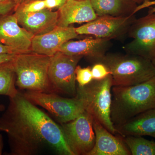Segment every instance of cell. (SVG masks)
<instances>
[{
    "instance_id": "obj_14",
    "label": "cell",
    "mask_w": 155,
    "mask_h": 155,
    "mask_svg": "<svg viewBox=\"0 0 155 155\" xmlns=\"http://www.w3.org/2000/svg\"><path fill=\"white\" fill-rule=\"evenodd\" d=\"M95 143L87 155H129L130 151L123 140V137L114 135L100 122L93 119Z\"/></svg>"
},
{
    "instance_id": "obj_29",
    "label": "cell",
    "mask_w": 155,
    "mask_h": 155,
    "mask_svg": "<svg viewBox=\"0 0 155 155\" xmlns=\"http://www.w3.org/2000/svg\"><path fill=\"white\" fill-rule=\"evenodd\" d=\"M4 146V143L3 136L2 134H0V155L2 154Z\"/></svg>"
},
{
    "instance_id": "obj_16",
    "label": "cell",
    "mask_w": 155,
    "mask_h": 155,
    "mask_svg": "<svg viewBox=\"0 0 155 155\" xmlns=\"http://www.w3.org/2000/svg\"><path fill=\"white\" fill-rule=\"evenodd\" d=\"M58 26L67 27L74 23H87L97 16L90 0H67L58 9Z\"/></svg>"
},
{
    "instance_id": "obj_1",
    "label": "cell",
    "mask_w": 155,
    "mask_h": 155,
    "mask_svg": "<svg viewBox=\"0 0 155 155\" xmlns=\"http://www.w3.org/2000/svg\"><path fill=\"white\" fill-rule=\"evenodd\" d=\"M0 131L8 135L10 155H36L49 148L58 155H74L60 125L19 91L9 98L0 117Z\"/></svg>"
},
{
    "instance_id": "obj_31",
    "label": "cell",
    "mask_w": 155,
    "mask_h": 155,
    "mask_svg": "<svg viewBox=\"0 0 155 155\" xmlns=\"http://www.w3.org/2000/svg\"><path fill=\"white\" fill-rule=\"evenodd\" d=\"M154 2V7L151 8L150 9L149 11H148V14H153L155 13V0H153Z\"/></svg>"
},
{
    "instance_id": "obj_23",
    "label": "cell",
    "mask_w": 155,
    "mask_h": 155,
    "mask_svg": "<svg viewBox=\"0 0 155 155\" xmlns=\"http://www.w3.org/2000/svg\"><path fill=\"white\" fill-rule=\"evenodd\" d=\"M91 68L93 80H103L110 75V70L107 66L101 62L94 63Z\"/></svg>"
},
{
    "instance_id": "obj_12",
    "label": "cell",
    "mask_w": 155,
    "mask_h": 155,
    "mask_svg": "<svg viewBox=\"0 0 155 155\" xmlns=\"http://www.w3.org/2000/svg\"><path fill=\"white\" fill-rule=\"evenodd\" d=\"M75 28L58 26L53 30L41 35L34 36L31 50L33 52L51 57L58 51L63 44L78 37Z\"/></svg>"
},
{
    "instance_id": "obj_24",
    "label": "cell",
    "mask_w": 155,
    "mask_h": 155,
    "mask_svg": "<svg viewBox=\"0 0 155 155\" xmlns=\"http://www.w3.org/2000/svg\"><path fill=\"white\" fill-rule=\"evenodd\" d=\"M17 6V4L12 1H0V16L11 14Z\"/></svg>"
},
{
    "instance_id": "obj_5",
    "label": "cell",
    "mask_w": 155,
    "mask_h": 155,
    "mask_svg": "<svg viewBox=\"0 0 155 155\" xmlns=\"http://www.w3.org/2000/svg\"><path fill=\"white\" fill-rule=\"evenodd\" d=\"M113 79L111 75L101 80H93L77 87L76 96L83 100L85 111L114 135L118 133L111 118Z\"/></svg>"
},
{
    "instance_id": "obj_17",
    "label": "cell",
    "mask_w": 155,
    "mask_h": 155,
    "mask_svg": "<svg viewBox=\"0 0 155 155\" xmlns=\"http://www.w3.org/2000/svg\"><path fill=\"white\" fill-rule=\"evenodd\" d=\"M115 127L121 136H149L155 138V109L143 112Z\"/></svg>"
},
{
    "instance_id": "obj_26",
    "label": "cell",
    "mask_w": 155,
    "mask_h": 155,
    "mask_svg": "<svg viewBox=\"0 0 155 155\" xmlns=\"http://www.w3.org/2000/svg\"><path fill=\"white\" fill-rule=\"evenodd\" d=\"M17 54H0V65L12 62Z\"/></svg>"
},
{
    "instance_id": "obj_28",
    "label": "cell",
    "mask_w": 155,
    "mask_h": 155,
    "mask_svg": "<svg viewBox=\"0 0 155 155\" xmlns=\"http://www.w3.org/2000/svg\"><path fill=\"white\" fill-rule=\"evenodd\" d=\"M152 5H154V2L152 0H144L141 5L137 6V11H138L139 10H140L143 8H147Z\"/></svg>"
},
{
    "instance_id": "obj_2",
    "label": "cell",
    "mask_w": 155,
    "mask_h": 155,
    "mask_svg": "<svg viewBox=\"0 0 155 155\" xmlns=\"http://www.w3.org/2000/svg\"><path fill=\"white\" fill-rule=\"evenodd\" d=\"M155 109V76L136 85L113 86L111 118L115 127Z\"/></svg>"
},
{
    "instance_id": "obj_21",
    "label": "cell",
    "mask_w": 155,
    "mask_h": 155,
    "mask_svg": "<svg viewBox=\"0 0 155 155\" xmlns=\"http://www.w3.org/2000/svg\"><path fill=\"white\" fill-rule=\"evenodd\" d=\"M45 8V0H29L17 5L14 11L29 13L38 12Z\"/></svg>"
},
{
    "instance_id": "obj_22",
    "label": "cell",
    "mask_w": 155,
    "mask_h": 155,
    "mask_svg": "<svg viewBox=\"0 0 155 155\" xmlns=\"http://www.w3.org/2000/svg\"><path fill=\"white\" fill-rule=\"evenodd\" d=\"M75 73L78 86H85L93 80L91 67L82 68L80 66H77L75 69Z\"/></svg>"
},
{
    "instance_id": "obj_3",
    "label": "cell",
    "mask_w": 155,
    "mask_h": 155,
    "mask_svg": "<svg viewBox=\"0 0 155 155\" xmlns=\"http://www.w3.org/2000/svg\"><path fill=\"white\" fill-rule=\"evenodd\" d=\"M97 62L105 64L110 70L113 86L136 85L155 76L152 61L136 55L106 54Z\"/></svg>"
},
{
    "instance_id": "obj_10",
    "label": "cell",
    "mask_w": 155,
    "mask_h": 155,
    "mask_svg": "<svg viewBox=\"0 0 155 155\" xmlns=\"http://www.w3.org/2000/svg\"><path fill=\"white\" fill-rule=\"evenodd\" d=\"M136 18L135 14L127 17L98 16L96 19L75 28L78 35H92L97 38L112 40L122 38Z\"/></svg>"
},
{
    "instance_id": "obj_33",
    "label": "cell",
    "mask_w": 155,
    "mask_h": 155,
    "mask_svg": "<svg viewBox=\"0 0 155 155\" xmlns=\"http://www.w3.org/2000/svg\"><path fill=\"white\" fill-rule=\"evenodd\" d=\"M134 2L136 3L137 4H141L143 2L144 0H131Z\"/></svg>"
},
{
    "instance_id": "obj_32",
    "label": "cell",
    "mask_w": 155,
    "mask_h": 155,
    "mask_svg": "<svg viewBox=\"0 0 155 155\" xmlns=\"http://www.w3.org/2000/svg\"><path fill=\"white\" fill-rule=\"evenodd\" d=\"M5 110V107L2 104H0V113L4 112Z\"/></svg>"
},
{
    "instance_id": "obj_4",
    "label": "cell",
    "mask_w": 155,
    "mask_h": 155,
    "mask_svg": "<svg viewBox=\"0 0 155 155\" xmlns=\"http://www.w3.org/2000/svg\"><path fill=\"white\" fill-rule=\"evenodd\" d=\"M51 57L32 51L17 54L12 61L20 90L55 93L48 76Z\"/></svg>"
},
{
    "instance_id": "obj_35",
    "label": "cell",
    "mask_w": 155,
    "mask_h": 155,
    "mask_svg": "<svg viewBox=\"0 0 155 155\" xmlns=\"http://www.w3.org/2000/svg\"><path fill=\"white\" fill-rule=\"evenodd\" d=\"M29 1V0H25V1H24V2H26V1Z\"/></svg>"
},
{
    "instance_id": "obj_15",
    "label": "cell",
    "mask_w": 155,
    "mask_h": 155,
    "mask_svg": "<svg viewBox=\"0 0 155 155\" xmlns=\"http://www.w3.org/2000/svg\"><path fill=\"white\" fill-rule=\"evenodd\" d=\"M14 11L19 25L34 36L48 33L58 25V11L47 8L34 13Z\"/></svg>"
},
{
    "instance_id": "obj_18",
    "label": "cell",
    "mask_w": 155,
    "mask_h": 155,
    "mask_svg": "<svg viewBox=\"0 0 155 155\" xmlns=\"http://www.w3.org/2000/svg\"><path fill=\"white\" fill-rule=\"evenodd\" d=\"M97 16L127 17L136 13L137 4L131 0H90Z\"/></svg>"
},
{
    "instance_id": "obj_25",
    "label": "cell",
    "mask_w": 155,
    "mask_h": 155,
    "mask_svg": "<svg viewBox=\"0 0 155 155\" xmlns=\"http://www.w3.org/2000/svg\"><path fill=\"white\" fill-rule=\"evenodd\" d=\"M67 0H45L46 8L51 10L55 8H61Z\"/></svg>"
},
{
    "instance_id": "obj_8",
    "label": "cell",
    "mask_w": 155,
    "mask_h": 155,
    "mask_svg": "<svg viewBox=\"0 0 155 155\" xmlns=\"http://www.w3.org/2000/svg\"><path fill=\"white\" fill-rule=\"evenodd\" d=\"M64 138L74 155H87L95 143L91 115L84 111L76 119L61 124Z\"/></svg>"
},
{
    "instance_id": "obj_20",
    "label": "cell",
    "mask_w": 155,
    "mask_h": 155,
    "mask_svg": "<svg viewBox=\"0 0 155 155\" xmlns=\"http://www.w3.org/2000/svg\"><path fill=\"white\" fill-rule=\"evenodd\" d=\"M123 140L132 155H155V142L141 136H126Z\"/></svg>"
},
{
    "instance_id": "obj_19",
    "label": "cell",
    "mask_w": 155,
    "mask_h": 155,
    "mask_svg": "<svg viewBox=\"0 0 155 155\" xmlns=\"http://www.w3.org/2000/svg\"><path fill=\"white\" fill-rule=\"evenodd\" d=\"M16 74L12 61L0 65V95L9 98L18 93L16 85Z\"/></svg>"
},
{
    "instance_id": "obj_6",
    "label": "cell",
    "mask_w": 155,
    "mask_h": 155,
    "mask_svg": "<svg viewBox=\"0 0 155 155\" xmlns=\"http://www.w3.org/2000/svg\"><path fill=\"white\" fill-rule=\"evenodd\" d=\"M23 94L34 104L49 112L61 124L74 120L85 110L84 102L76 95L64 97L57 94L28 91Z\"/></svg>"
},
{
    "instance_id": "obj_13",
    "label": "cell",
    "mask_w": 155,
    "mask_h": 155,
    "mask_svg": "<svg viewBox=\"0 0 155 155\" xmlns=\"http://www.w3.org/2000/svg\"><path fill=\"white\" fill-rule=\"evenodd\" d=\"M111 46L108 39L89 38L81 40H69L63 44L58 51L71 56L87 57L94 63L105 55Z\"/></svg>"
},
{
    "instance_id": "obj_11",
    "label": "cell",
    "mask_w": 155,
    "mask_h": 155,
    "mask_svg": "<svg viewBox=\"0 0 155 155\" xmlns=\"http://www.w3.org/2000/svg\"><path fill=\"white\" fill-rule=\"evenodd\" d=\"M34 35L19 25L14 14L0 16V43L17 54L31 51Z\"/></svg>"
},
{
    "instance_id": "obj_7",
    "label": "cell",
    "mask_w": 155,
    "mask_h": 155,
    "mask_svg": "<svg viewBox=\"0 0 155 155\" xmlns=\"http://www.w3.org/2000/svg\"><path fill=\"white\" fill-rule=\"evenodd\" d=\"M82 57L69 55L58 51L50 58L48 76L56 94L76 96L75 71Z\"/></svg>"
},
{
    "instance_id": "obj_27",
    "label": "cell",
    "mask_w": 155,
    "mask_h": 155,
    "mask_svg": "<svg viewBox=\"0 0 155 155\" xmlns=\"http://www.w3.org/2000/svg\"><path fill=\"white\" fill-rule=\"evenodd\" d=\"M17 54L11 48L0 43V54Z\"/></svg>"
},
{
    "instance_id": "obj_30",
    "label": "cell",
    "mask_w": 155,
    "mask_h": 155,
    "mask_svg": "<svg viewBox=\"0 0 155 155\" xmlns=\"http://www.w3.org/2000/svg\"><path fill=\"white\" fill-rule=\"evenodd\" d=\"M0 1H12L17 4V5L23 2L25 0H0Z\"/></svg>"
},
{
    "instance_id": "obj_9",
    "label": "cell",
    "mask_w": 155,
    "mask_h": 155,
    "mask_svg": "<svg viewBox=\"0 0 155 155\" xmlns=\"http://www.w3.org/2000/svg\"><path fill=\"white\" fill-rule=\"evenodd\" d=\"M127 35L132 40L124 49L127 54L141 56L152 61L155 58V13L135 19Z\"/></svg>"
},
{
    "instance_id": "obj_34",
    "label": "cell",
    "mask_w": 155,
    "mask_h": 155,
    "mask_svg": "<svg viewBox=\"0 0 155 155\" xmlns=\"http://www.w3.org/2000/svg\"><path fill=\"white\" fill-rule=\"evenodd\" d=\"M152 61L153 64V65H154L155 67V59H154L153 60H152Z\"/></svg>"
}]
</instances>
